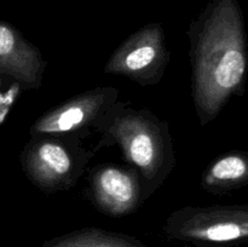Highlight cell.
<instances>
[{
    "label": "cell",
    "instance_id": "1",
    "mask_svg": "<svg viewBox=\"0 0 248 247\" xmlns=\"http://www.w3.org/2000/svg\"><path fill=\"white\" fill-rule=\"evenodd\" d=\"M191 98L206 126L239 93L247 72V43L237 0H210L188 29Z\"/></svg>",
    "mask_w": 248,
    "mask_h": 247
},
{
    "label": "cell",
    "instance_id": "2",
    "mask_svg": "<svg viewBox=\"0 0 248 247\" xmlns=\"http://www.w3.org/2000/svg\"><path fill=\"white\" fill-rule=\"evenodd\" d=\"M94 152L118 145L138 173L143 201H147L176 167V152L170 125L148 109H136L119 101L94 131Z\"/></svg>",
    "mask_w": 248,
    "mask_h": 247
},
{
    "label": "cell",
    "instance_id": "3",
    "mask_svg": "<svg viewBox=\"0 0 248 247\" xmlns=\"http://www.w3.org/2000/svg\"><path fill=\"white\" fill-rule=\"evenodd\" d=\"M94 154L75 136H35L24 144L19 162L35 188L55 194L74 188Z\"/></svg>",
    "mask_w": 248,
    "mask_h": 247
},
{
    "label": "cell",
    "instance_id": "4",
    "mask_svg": "<svg viewBox=\"0 0 248 247\" xmlns=\"http://www.w3.org/2000/svg\"><path fill=\"white\" fill-rule=\"evenodd\" d=\"M164 236L186 247H229L248 242V205L186 206L173 211Z\"/></svg>",
    "mask_w": 248,
    "mask_h": 247
},
{
    "label": "cell",
    "instance_id": "5",
    "mask_svg": "<svg viewBox=\"0 0 248 247\" xmlns=\"http://www.w3.org/2000/svg\"><path fill=\"white\" fill-rule=\"evenodd\" d=\"M171 60L161 23H148L128 35L104 64L103 72L140 86H154L164 77Z\"/></svg>",
    "mask_w": 248,
    "mask_h": 247
},
{
    "label": "cell",
    "instance_id": "6",
    "mask_svg": "<svg viewBox=\"0 0 248 247\" xmlns=\"http://www.w3.org/2000/svg\"><path fill=\"white\" fill-rule=\"evenodd\" d=\"M119 102V90L99 86L77 94L39 116L29 128L35 136H75L84 139L106 119Z\"/></svg>",
    "mask_w": 248,
    "mask_h": 247
},
{
    "label": "cell",
    "instance_id": "7",
    "mask_svg": "<svg viewBox=\"0 0 248 247\" xmlns=\"http://www.w3.org/2000/svg\"><path fill=\"white\" fill-rule=\"evenodd\" d=\"M87 198L93 207L109 217L131 215L144 202L136 170L119 165H102L92 170Z\"/></svg>",
    "mask_w": 248,
    "mask_h": 247
},
{
    "label": "cell",
    "instance_id": "8",
    "mask_svg": "<svg viewBox=\"0 0 248 247\" xmlns=\"http://www.w3.org/2000/svg\"><path fill=\"white\" fill-rule=\"evenodd\" d=\"M47 62L36 45L9 22L0 21V75L22 90L41 86Z\"/></svg>",
    "mask_w": 248,
    "mask_h": 247
},
{
    "label": "cell",
    "instance_id": "9",
    "mask_svg": "<svg viewBox=\"0 0 248 247\" xmlns=\"http://www.w3.org/2000/svg\"><path fill=\"white\" fill-rule=\"evenodd\" d=\"M248 184V153L230 152L213 160L201 176L200 185L206 193H228Z\"/></svg>",
    "mask_w": 248,
    "mask_h": 247
},
{
    "label": "cell",
    "instance_id": "10",
    "mask_svg": "<svg viewBox=\"0 0 248 247\" xmlns=\"http://www.w3.org/2000/svg\"><path fill=\"white\" fill-rule=\"evenodd\" d=\"M43 247H148L137 237L101 228H82L52 237Z\"/></svg>",
    "mask_w": 248,
    "mask_h": 247
}]
</instances>
